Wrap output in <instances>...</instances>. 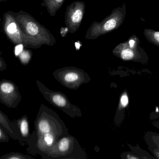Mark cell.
I'll return each mask as SVG.
<instances>
[{
	"instance_id": "cell-1",
	"label": "cell",
	"mask_w": 159,
	"mask_h": 159,
	"mask_svg": "<svg viewBox=\"0 0 159 159\" xmlns=\"http://www.w3.org/2000/svg\"><path fill=\"white\" fill-rule=\"evenodd\" d=\"M21 100L19 88L11 80H0V102L7 107L16 108Z\"/></svg>"
},
{
	"instance_id": "cell-2",
	"label": "cell",
	"mask_w": 159,
	"mask_h": 159,
	"mask_svg": "<svg viewBox=\"0 0 159 159\" xmlns=\"http://www.w3.org/2000/svg\"><path fill=\"white\" fill-rule=\"evenodd\" d=\"M2 27L5 34L14 44H23L24 46L23 33L14 12L7 11L3 14Z\"/></svg>"
},
{
	"instance_id": "cell-3",
	"label": "cell",
	"mask_w": 159,
	"mask_h": 159,
	"mask_svg": "<svg viewBox=\"0 0 159 159\" xmlns=\"http://www.w3.org/2000/svg\"><path fill=\"white\" fill-rule=\"evenodd\" d=\"M0 125L9 134L10 138L22 144V141L19 133L18 129L15 121H11L7 115L0 110Z\"/></svg>"
},
{
	"instance_id": "cell-4",
	"label": "cell",
	"mask_w": 159,
	"mask_h": 159,
	"mask_svg": "<svg viewBox=\"0 0 159 159\" xmlns=\"http://www.w3.org/2000/svg\"><path fill=\"white\" fill-rule=\"evenodd\" d=\"M14 121L17 127L19 133L22 141V144L24 143H27L30 136L28 117L26 115H24L22 117Z\"/></svg>"
},
{
	"instance_id": "cell-5",
	"label": "cell",
	"mask_w": 159,
	"mask_h": 159,
	"mask_svg": "<svg viewBox=\"0 0 159 159\" xmlns=\"http://www.w3.org/2000/svg\"><path fill=\"white\" fill-rule=\"evenodd\" d=\"M35 127L36 133H33L34 135H42L52 132V124L43 115L38 116L35 121Z\"/></svg>"
},
{
	"instance_id": "cell-6",
	"label": "cell",
	"mask_w": 159,
	"mask_h": 159,
	"mask_svg": "<svg viewBox=\"0 0 159 159\" xmlns=\"http://www.w3.org/2000/svg\"><path fill=\"white\" fill-rule=\"evenodd\" d=\"M143 139L148 147L159 149V133L155 132H147L145 133Z\"/></svg>"
},
{
	"instance_id": "cell-7",
	"label": "cell",
	"mask_w": 159,
	"mask_h": 159,
	"mask_svg": "<svg viewBox=\"0 0 159 159\" xmlns=\"http://www.w3.org/2000/svg\"><path fill=\"white\" fill-rule=\"evenodd\" d=\"M63 80L68 84H76L80 80V76L77 72H67L63 75Z\"/></svg>"
},
{
	"instance_id": "cell-8",
	"label": "cell",
	"mask_w": 159,
	"mask_h": 159,
	"mask_svg": "<svg viewBox=\"0 0 159 159\" xmlns=\"http://www.w3.org/2000/svg\"><path fill=\"white\" fill-rule=\"evenodd\" d=\"M129 146L132 152L139 157L141 159H156L154 156H151L148 152L142 149L138 144L135 146H133L131 145H129Z\"/></svg>"
},
{
	"instance_id": "cell-9",
	"label": "cell",
	"mask_w": 159,
	"mask_h": 159,
	"mask_svg": "<svg viewBox=\"0 0 159 159\" xmlns=\"http://www.w3.org/2000/svg\"><path fill=\"white\" fill-rule=\"evenodd\" d=\"M51 101L59 107H65L68 104V102L65 97L58 93L52 94L51 96Z\"/></svg>"
},
{
	"instance_id": "cell-10",
	"label": "cell",
	"mask_w": 159,
	"mask_h": 159,
	"mask_svg": "<svg viewBox=\"0 0 159 159\" xmlns=\"http://www.w3.org/2000/svg\"><path fill=\"white\" fill-rule=\"evenodd\" d=\"M32 159L27 155L20 152H11L3 155L0 157V159Z\"/></svg>"
},
{
	"instance_id": "cell-11",
	"label": "cell",
	"mask_w": 159,
	"mask_h": 159,
	"mask_svg": "<svg viewBox=\"0 0 159 159\" xmlns=\"http://www.w3.org/2000/svg\"><path fill=\"white\" fill-rule=\"evenodd\" d=\"M71 147V142L68 138L61 139L58 143V149L62 153L68 152Z\"/></svg>"
},
{
	"instance_id": "cell-12",
	"label": "cell",
	"mask_w": 159,
	"mask_h": 159,
	"mask_svg": "<svg viewBox=\"0 0 159 159\" xmlns=\"http://www.w3.org/2000/svg\"><path fill=\"white\" fill-rule=\"evenodd\" d=\"M19 58L22 64L26 65L29 63L31 58V55L30 51L28 50H22L19 54Z\"/></svg>"
},
{
	"instance_id": "cell-13",
	"label": "cell",
	"mask_w": 159,
	"mask_h": 159,
	"mask_svg": "<svg viewBox=\"0 0 159 159\" xmlns=\"http://www.w3.org/2000/svg\"><path fill=\"white\" fill-rule=\"evenodd\" d=\"M129 103V99L127 91H124L120 100V108L125 109L128 106Z\"/></svg>"
},
{
	"instance_id": "cell-14",
	"label": "cell",
	"mask_w": 159,
	"mask_h": 159,
	"mask_svg": "<svg viewBox=\"0 0 159 159\" xmlns=\"http://www.w3.org/2000/svg\"><path fill=\"white\" fill-rule=\"evenodd\" d=\"M10 137L6 131L0 125V143H8L10 141Z\"/></svg>"
},
{
	"instance_id": "cell-15",
	"label": "cell",
	"mask_w": 159,
	"mask_h": 159,
	"mask_svg": "<svg viewBox=\"0 0 159 159\" xmlns=\"http://www.w3.org/2000/svg\"><path fill=\"white\" fill-rule=\"evenodd\" d=\"M82 16H83V14L81 10H76L73 15L72 21L74 23H78L80 22V21L82 19Z\"/></svg>"
},
{
	"instance_id": "cell-16",
	"label": "cell",
	"mask_w": 159,
	"mask_h": 159,
	"mask_svg": "<svg viewBox=\"0 0 159 159\" xmlns=\"http://www.w3.org/2000/svg\"><path fill=\"white\" fill-rule=\"evenodd\" d=\"M116 21L114 19H111L106 22L104 28L106 30H111L116 27Z\"/></svg>"
},
{
	"instance_id": "cell-17",
	"label": "cell",
	"mask_w": 159,
	"mask_h": 159,
	"mask_svg": "<svg viewBox=\"0 0 159 159\" xmlns=\"http://www.w3.org/2000/svg\"><path fill=\"white\" fill-rule=\"evenodd\" d=\"M149 37H152L150 38L153 42L156 43V44L159 46V32H153L152 35H150Z\"/></svg>"
},
{
	"instance_id": "cell-18",
	"label": "cell",
	"mask_w": 159,
	"mask_h": 159,
	"mask_svg": "<svg viewBox=\"0 0 159 159\" xmlns=\"http://www.w3.org/2000/svg\"><path fill=\"white\" fill-rule=\"evenodd\" d=\"M123 158L126 159H141L132 151L125 153V155H123Z\"/></svg>"
},
{
	"instance_id": "cell-19",
	"label": "cell",
	"mask_w": 159,
	"mask_h": 159,
	"mask_svg": "<svg viewBox=\"0 0 159 159\" xmlns=\"http://www.w3.org/2000/svg\"><path fill=\"white\" fill-rule=\"evenodd\" d=\"M148 149L152 153V155L156 158V159H159V149L158 148L148 147Z\"/></svg>"
},
{
	"instance_id": "cell-20",
	"label": "cell",
	"mask_w": 159,
	"mask_h": 159,
	"mask_svg": "<svg viewBox=\"0 0 159 159\" xmlns=\"http://www.w3.org/2000/svg\"><path fill=\"white\" fill-rule=\"evenodd\" d=\"M149 119L151 120H155L159 119V110H155L153 112H151L149 115Z\"/></svg>"
},
{
	"instance_id": "cell-21",
	"label": "cell",
	"mask_w": 159,
	"mask_h": 159,
	"mask_svg": "<svg viewBox=\"0 0 159 159\" xmlns=\"http://www.w3.org/2000/svg\"><path fill=\"white\" fill-rule=\"evenodd\" d=\"M7 67V65L0 54V71L2 72L4 70L6 69Z\"/></svg>"
},
{
	"instance_id": "cell-22",
	"label": "cell",
	"mask_w": 159,
	"mask_h": 159,
	"mask_svg": "<svg viewBox=\"0 0 159 159\" xmlns=\"http://www.w3.org/2000/svg\"><path fill=\"white\" fill-rule=\"evenodd\" d=\"M23 44L16 45V46L15 48V55L16 56H18L19 54L22 51L23 49Z\"/></svg>"
},
{
	"instance_id": "cell-23",
	"label": "cell",
	"mask_w": 159,
	"mask_h": 159,
	"mask_svg": "<svg viewBox=\"0 0 159 159\" xmlns=\"http://www.w3.org/2000/svg\"><path fill=\"white\" fill-rule=\"evenodd\" d=\"M152 125L159 130V120H154L152 122Z\"/></svg>"
},
{
	"instance_id": "cell-24",
	"label": "cell",
	"mask_w": 159,
	"mask_h": 159,
	"mask_svg": "<svg viewBox=\"0 0 159 159\" xmlns=\"http://www.w3.org/2000/svg\"><path fill=\"white\" fill-rule=\"evenodd\" d=\"M134 40H131L129 42V44L131 48H133L134 47Z\"/></svg>"
},
{
	"instance_id": "cell-25",
	"label": "cell",
	"mask_w": 159,
	"mask_h": 159,
	"mask_svg": "<svg viewBox=\"0 0 159 159\" xmlns=\"http://www.w3.org/2000/svg\"><path fill=\"white\" fill-rule=\"evenodd\" d=\"M57 2H61L63 0H56Z\"/></svg>"
},
{
	"instance_id": "cell-26",
	"label": "cell",
	"mask_w": 159,
	"mask_h": 159,
	"mask_svg": "<svg viewBox=\"0 0 159 159\" xmlns=\"http://www.w3.org/2000/svg\"><path fill=\"white\" fill-rule=\"evenodd\" d=\"M7 0H0V2H6Z\"/></svg>"
}]
</instances>
